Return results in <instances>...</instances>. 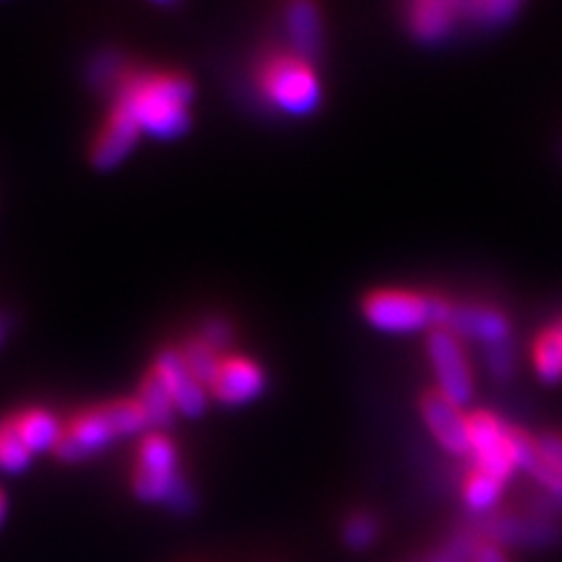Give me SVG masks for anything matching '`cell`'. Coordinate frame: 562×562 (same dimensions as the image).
I'll list each match as a JSON object with an SVG mask.
<instances>
[{
	"mask_svg": "<svg viewBox=\"0 0 562 562\" xmlns=\"http://www.w3.org/2000/svg\"><path fill=\"white\" fill-rule=\"evenodd\" d=\"M502 492H504L502 481L490 476V473L473 469L464 483V504L469 506L471 514L487 516L492 508L499 504Z\"/></svg>",
	"mask_w": 562,
	"mask_h": 562,
	"instance_id": "obj_19",
	"label": "cell"
},
{
	"mask_svg": "<svg viewBox=\"0 0 562 562\" xmlns=\"http://www.w3.org/2000/svg\"><path fill=\"white\" fill-rule=\"evenodd\" d=\"M532 363L541 382L558 384L562 380V330L553 326L543 330L532 347Z\"/></svg>",
	"mask_w": 562,
	"mask_h": 562,
	"instance_id": "obj_18",
	"label": "cell"
},
{
	"mask_svg": "<svg viewBox=\"0 0 562 562\" xmlns=\"http://www.w3.org/2000/svg\"><path fill=\"white\" fill-rule=\"evenodd\" d=\"M117 438L120 434L109 411V403H103V406L87 411L70 422L55 452L64 462H82L87 457L109 448Z\"/></svg>",
	"mask_w": 562,
	"mask_h": 562,
	"instance_id": "obj_6",
	"label": "cell"
},
{
	"mask_svg": "<svg viewBox=\"0 0 562 562\" xmlns=\"http://www.w3.org/2000/svg\"><path fill=\"white\" fill-rule=\"evenodd\" d=\"M12 422H14L16 431H20L22 441L26 443V448L33 454L57 450L61 436H64L61 422L43 408L26 411L20 417H14Z\"/></svg>",
	"mask_w": 562,
	"mask_h": 562,
	"instance_id": "obj_15",
	"label": "cell"
},
{
	"mask_svg": "<svg viewBox=\"0 0 562 562\" xmlns=\"http://www.w3.org/2000/svg\"><path fill=\"white\" fill-rule=\"evenodd\" d=\"M462 0H411V29L422 43H438L452 31Z\"/></svg>",
	"mask_w": 562,
	"mask_h": 562,
	"instance_id": "obj_14",
	"label": "cell"
},
{
	"mask_svg": "<svg viewBox=\"0 0 562 562\" xmlns=\"http://www.w3.org/2000/svg\"><path fill=\"white\" fill-rule=\"evenodd\" d=\"M138 136H140V130L136 122L125 111L113 105V111L109 113V117H105L103 127L92 146V165L101 171H109L120 162H125L127 155L136 146Z\"/></svg>",
	"mask_w": 562,
	"mask_h": 562,
	"instance_id": "obj_12",
	"label": "cell"
},
{
	"mask_svg": "<svg viewBox=\"0 0 562 562\" xmlns=\"http://www.w3.org/2000/svg\"><path fill=\"white\" fill-rule=\"evenodd\" d=\"M452 307L443 297L403 289H380L363 301L366 322L382 333H417L429 326L448 328Z\"/></svg>",
	"mask_w": 562,
	"mask_h": 562,
	"instance_id": "obj_2",
	"label": "cell"
},
{
	"mask_svg": "<svg viewBox=\"0 0 562 562\" xmlns=\"http://www.w3.org/2000/svg\"><path fill=\"white\" fill-rule=\"evenodd\" d=\"M473 562H508L506 553L497 543H479L476 555H473Z\"/></svg>",
	"mask_w": 562,
	"mask_h": 562,
	"instance_id": "obj_29",
	"label": "cell"
},
{
	"mask_svg": "<svg viewBox=\"0 0 562 562\" xmlns=\"http://www.w3.org/2000/svg\"><path fill=\"white\" fill-rule=\"evenodd\" d=\"M284 31L291 55L305 61L319 57L324 45V20L316 0H286Z\"/></svg>",
	"mask_w": 562,
	"mask_h": 562,
	"instance_id": "obj_10",
	"label": "cell"
},
{
	"mask_svg": "<svg viewBox=\"0 0 562 562\" xmlns=\"http://www.w3.org/2000/svg\"><path fill=\"white\" fill-rule=\"evenodd\" d=\"M5 516H8V497H5V492L0 490V527H3Z\"/></svg>",
	"mask_w": 562,
	"mask_h": 562,
	"instance_id": "obj_30",
	"label": "cell"
},
{
	"mask_svg": "<svg viewBox=\"0 0 562 562\" xmlns=\"http://www.w3.org/2000/svg\"><path fill=\"white\" fill-rule=\"evenodd\" d=\"M153 371L165 382L179 415L198 419L206 413L209 408L206 386L188 371V366L181 357V349H162L155 359Z\"/></svg>",
	"mask_w": 562,
	"mask_h": 562,
	"instance_id": "obj_8",
	"label": "cell"
},
{
	"mask_svg": "<svg viewBox=\"0 0 562 562\" xmlns=\"http://www.w3.org/2000/svg\"><path fill=\"white\" fill-rule=\"evenodd\" d=\"M90 78L97 87H101V90H105V87H115L122 82V59L117 55H99L92 64V70H90Z\"/></svg>",
	"mask_w": 562,
	"mask_h": 562,
	"instance_id": "obj_25",
	"label": "cell"
},
{
	"mask_svg": "<svg viewBox=\"0 0 562 562\" xmlns=\"http://www.w3.org/2000/svg\"><path fill=\"white\" fill-rule=\"evenodd\" d=\"M483 532L490 543L497 547H518V549H547L560 541L562 532L547 520H525L516 516H499L485 522Z\"/></svg>",
	"mask_w": 562,
	"mask_h": 562,
	"instance_id": "obj_13",
	"label": "cell"
},
{
	"mask_svg": "<svg viewBox=\"0 0 562 562\" xmlns=\"http://www.w3.org/2000/svg\"><path fill=\"white\" fill-rule=\"evenodd\" d=\"M485 363H487V371L492 373V378H497L502 382L512 378L516 371V355H514L512 345L504 342V345L487 347Z\"/></svg>",
	"mask_w": 562,
	"mask_h": 562,
	"instance_id": "obj_26",
	"label": "cell"
},
{
	"mask_svg": "<svg viewBox=\"0 0 562 562\" xmlns=\"http://www.w3.org/2000/svg\"><path fill=\"white\" fill-rule=\"evenodd\" d=\"M266 371H262L256 361L246 357H227L223 359L214 384H211V392H214L216 401L225 403V406L241 408L266 394Z\"/></svg>",
	"mask_w": 562,
	"mask_h": 562,
	"instance_id": "obj_9",
	"label": "cell"
},
{
	"mask_svg": "<svg viewBox=\"0 0 562 562\" xmlns=\"http://www.w3.org/2000/svg\"><path fill=\"white\" fill-rule=\"evenodd\" d=\"M258 82L266 99L286 115H310L322 103V82L312 64L291 52H279L262 61L258 68Z\"/></svg>",
	"mask_w": 562,
	"mask_h": 562,
	"instance_id": "obj_3",
	"label": "cell"
},
{
	"mask_svg": "<svg viewBox=\"0 0 562 562\" xmlns=\"http://www.w3.org/2000/svg\"><path fill=\"white\" fill-rule=\"evenodd\" d=\"M33 452L22 441L14 422L8 419L0 425V469L8 473H22L29 469Z\"/></svg>",
	"mask_w": 562,
	"mask_h": 562,
	"instance_id": "obj_21",
	"label": "cell"
},
{
	"mask_svg": "<svg viewBox=\"0 0 562 562\" xmlns=\"http://www.w3.org/2000/svg\"><path fill=\"white\" fill-rule=\"evenodd\" d=\"M520 5V0H462V10L481 24L506 22Z\"/></svg>",
	"mask_w": 562,
	"mask_h": 562,
	"instance_id": "obj_23",
	"label": "cell"
},
{
	"mask_svg": "<svg viewBox=\"0 0 562 562\" xmlns=\"http://www.w3.org/2000/svg\"><path fill=\"white\" fill-rule=\"evenodd\" d=\"M153 3H162V5H167V3H171V0H153Z\"/></svg>",
	"mask_w": 562,
	"mask_h": 562,
	"instance_id": "obj_31",
	"label": "cell"
},
{
	"mask_svg": "<svg viewBox=\"0 0 562 562\" xmlns=\"http://www.w3.org/2000/svg\"><path fill=\"white\" fill-rule=\"evenodd\" d=\"M181 357L188 366V371L195 375L204 386H211L221 371L223 366V357L221 351H216L211 345H206L202 338L198 340H190L183 349H181Z\"/></svg>",
	"mask_w": 562,
	"mask_h": 562,
	"instance_id": "obj_20",
	"label": "cell"
},
{
	"mask_svg": "<svg viewBox=\"0 0 562 562\" xmlns=\"http://www.w3.org/2000/svg\"><path fill=\"white\" fill-rule=\"evenodd\" d=\"M448 328L457 338L476 340L485 347L504 345L508 342V336H512V324H508L506 316L499 310L485 305L452 307Z\"/></svg>",
	"mask_w": 562,
	"mask_h": 562,
	"instance_id": "obj_11",
	"label": "cell"
},
{
	"mask_svg": "<svg viewBox=\"0 0 562 562\" xmlns=\"http://www.w3.org/2000/svg\"><path fill=\"white\" fill-rule=\"evenodd\" d=\"M138 406L144 408L146 419H148V427L150 429H167L173 425V417H176V406H173V398L169 394V390L165 386V382L160 380L155 371H150L144 382L138 386Z\"/></svg>",
	"mask_w": 562,
	"mask_h": 562,
	"instance_id": "obj_16",
	"label": "cell"
},
{
	"mask_svg": "<svg viewBox=\"0 0 562 562\" xmlns=\"http://www.w3.org/2000/svg\"><path fill=\"white\" fill-rule=\"evenodd\" d=\"M380 537V522L371 514H355L342 525V541L349 551H368Z\"/></svg>",
	"mask_w": 562,
	"mask_h": 562,
	"instance_id": "obj_22",
	"label": "cell"
},
{
	"mask_svg": "<svg viewBox=\"0 0 562 562\" xmlns=\"http://www.w3.org/2000/svg\"><path fill=\"white\" fill-rule=\"evenodd\" d=\"M479 543L469 532H460L450 539L448 547L438 551L429 562H473Z\"/></svg>",
	"mask_w": 562,
	"mask_h": 562,
	"instance_id": "obj_24",
	"label": "cell"
},
{
	"mask_svg": "<svg viewBox=\"0 0 562 562\" xmlns=\"http://www.w3.org/2000/svg\"><path fill=\"white\" fill-rule=\"evenodd\" d=\"M138 471L155 473V476H173L179 473V450L169 436L155 431L148 434L138 446Z\"/></svg>",
	"mask_w": 562,
	"mask_h": 562,
	"instance_id": "obj_17",
	"label": "cell"
},
{
	"mask_svg": "<svg viewBox=\"0 0 562 562\" xmlns=\"http://www.w3.org/2000/svg\"><path fill=\"white\" fill-rule=\"evenodd\" d=\"M427 355L436 378V392L457 406H467L473 396V373L462 338L450 328H434L427 338Z\"/></svg>",
	"mask_w": 562,
	"mask_h": 562,
	"instance_id": "obj_4",
	"label": "cell"
},
{
	"mask_svg": "<svg viewBox=\"0 0 562 562\" xmlns=\"http://www.w3.org/2000/svg\"><path fill=\"white\" fill-rule=\"evenodd\" d=\"M117 109L140 132L155 138H176L190 130L192 82L181 74H127L115 90Z\"/></svg>",
	"mask_w": 562,
	"mask_h": 562,
	"instance_id": "obj_1",
	"label": "cell"
},
{
	"mask_svg": "<svg viewBox=\"0 0 562 562\" xmlns=\"http://www.w3.org/2000/svg\"><path fill=\"white\" fill-rule=\"evenodd\" d=\"M537 452L543 464H549L551 469L562 473V436L547 434L537 438Z\"/></svg>",
	"mask_w": 562,
	"mask_h": 562,
	"instance_id": "obj_27",
	"label": "cell"
},
{
	"mask_svg": "<svg viewBox=\"0 0 562 562\" xmlns=\"http://www.w3.org/2000/svg\"><path fill=\"white\" fill-rule=\"evenodd\" d=\"M469 434H471V457L476 469L490 473L497 481L506 483L514 479L516 464L512 454V427L485 411L469 415Z\"/></svg>",
	"mask_w": 562,
	"mask_h": 562,
	"instance_id": "obj_5",
	"label": "cell"
},
{
	"mask_svg": "<svg viewBox=\"0 0 562 562\" xmlns=\"http://www.w3.org/2000/svg\"><path fill=\"white\" fill-rule=\"evenodd\" d=\"M202 340L214 347L216 351H221L233 342V328L223 319H211V322H206V326L202 330Z\"/></svg>",
	"mask_w": 562,
	"mask_h": 562,
	"instance_id": "obj_28",
	"label": "cell"
},
{
	"mask_svg": "<svg viewBox=\"0 0 562 562\" xmlns=\"http://www.w3.org/2000/svg\"><path fill=\"white\" fill-rule=\"evenodd\" d=\"M560 330H562V324H560Z\"/></svg>",
	"mask_w": 562,
	"mask_h": 562,
	"instance_id": "obj_32",
	"label": "cell"
},
{
	"mask_svg": "<svg viewBox=\"0 0 562 562\" xmlns=\"http://www.w3.org/2000/svg\"><path fill=\"white\" fill-rule=\"evenodd\" d=\"M419 415L443 450L454 457L471 454L469 415L462 411V406H457V403L438 392H429L419 403Z\"/></svg>",
	"mask_w": 562,
	"mask_h": 562,
	"instance_id": "obj_7",
	"label": "cell"
}]
</instances>
